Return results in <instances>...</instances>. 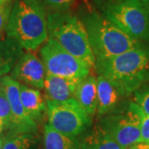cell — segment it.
Returning a JSON list of instances; mask_svg holds the SVG:
<instances>
[{
	"instance_id": "26",
	"label": "cell",
	"mask_w": 149,
	"mask_h": 149,
	"mask_svg": "<svg viewBox=\"0 0 149 149\" xmlns=\"http://www.w3.org/2000/svg\"><path fill=\"white\" fill-rule=\"evenodd\" d=\"M3 142H4V139L0 133V149H3Z\"/></svg>"
},
{
	"instance_id": "28",
	"label": "cell",
	"mask_w": 149,
	"mask_h": 149,
	"mask_svg": "<svg viewBox=\"0 0 149 149\" xmlns=\"http://www.w3.org/2000/svg\"><path fill=\"white\" fill-rule=\"evenodd\" d=\"M2 131H3V126H2V123H0V133H1Z\"/></svg>"
},
{
	"instance_id": "22",
	"label": "cell",
	"mask_w": 149,
	"mask_h": 149,
	"mask_svg": "<svg viewBox=\"0 0 149 149\" xmlns=\"http://www.w3.org/2000/svg\"><path fill=\"white\" fill-rule=\"evenodd\" d=\"M44 5L53 12H66L74 0H42Z\"/></svg>"
},
{
	"instance_id": "4",
	"label": "cell",
	"mask_w": 149,
	"mask_h": 149,
	"mask_svg": "<svg viewBox=\"0 0 149 149\" xmlns=\"http://www.w3.org/2000/svg\"><path fill=\"white\" fill-rule=\"evenodd\" d=\"M48 38L54 39L66 52L84 61L91 68L95 58L89 42L85 27L80 19L66 12H52L47 15Z\"/></svg>"
},
{
	"instance_id": "30",
	"label": "cell",
	"mask_w": 149,
	"mask_h": 149,
	"mask_svg": "<svg viewBox=\"0 0 149 149\" xmlns=\"http://www.w3.org/2000/svg\"><path fill=\"white\" fill-rule=\"evenodd\" d=\"M0 85H1V84H0Z\"/></svg>"
},
{
	"instance_id": "8",
	"label": "cell",
	"mask_w": 149,
	"mask_h": 149,
	"mask_svg": "<svg viewBox=\"0 0 149 149\" xmlns=\"http://www.w3.org/2000/svg\"><path fill=\"white\" fill-rule=\"evenodd\" d=\"M40 55L47 73L68 78H85L91 67L68 52L56 41L48 38L40 49Z\"/></svg>"
},
{
	"instance_id": "20",
	"label": "cell",
	"mask_w": 149,
	"mask_h": 149,
	"mask_svg": "<svg viewBox=\"0 0 149 149\" xmlns=\"http://www.w3.org/2000/svg\"><path fill=\"white\" fill-rule=\"evenodd\" d=\"M134 102L149 115V80L146 81L133 93Z\"/></svg>"
},
{
	"instance_id": "3",
	"label": "cell",
	"mask_w": 149,
	"mask_h": 149,
	"mask_svg": "<svg viewBox=\"0 0 149 149\" xmlns=\"http://www.w3.org/2000/svg\"><path fill=\"white\" fill-rule=\"evenodd\" d=\"M81 22L85 27L89 42L95 61L110 58L137 48L142 43L130 37L111 21L95 10L82 13Z\"/></svg>"
},
{
	"instance_id": "21",
	"label": "cell",
	"mask_w": 149,
	"mask_h": 149,
	"mask_svg": "<svg viewBox=\"0 0 149 149\" xmlns=\"http://www.w3.org/2000/svg\"><path fill=\"white\" fill-rule=\"evenodd\" d=\"M12 7L10 0H0V40L4 39L7 35V27Z\"/></svg>"
},
{
	"instance_id": "25",
	"label": "cell",
	"mask_w": 149,
	"mask_h": 149,
	"mask_svg": "<svg viewBox=\"0 0 149 149\" xmlns=\"http://www.w3.org/2000/svg\"><path fill=\"white\" fill-rule=\"evenodd\" d=\"M137 149H149V145L141 143L137 144Z\"/></svg>"
},
{
	"instance_id": "23",
	"label": "cell",
	"mask_w": 149,
	"mask_h": 149,
	"mask_svg": "<svg viewBox=\"0 0 149 149\" xmlns=\"http://www.w3.org/2000/svg\"><path fill=\"white\" fill-rule=\"evenodd\" d=\"M141 116V134L143 143L149 145V115L140 109Z\"/></svg>"
},
{
	"instance_id": "2",
	"label": "cell",
	"mask_w": 149,
	"mask_h": 149,
	"mask_svg": "<svg viewBox=\"0 0 149 149\" xmlns=\"http://www.w3.org/2000/svg\"><path fill=\"white\" fill-rule=\"evenodd\" d=\"M7 37L29 52L36 51L47 40V16L42 0L14 1L7 27Z\"/></svg>"
},
{
	"instance_id": "29",
	"label": "cell",
	"mask_w": 149,
	"mask_h": 149,
	"mask_svg": "<svg viewBox=\"0 0 149 149\" xmlns=\"http://www.w3.org/2000/svg\"><path fill=\"white\" fill-rule=\"evenodd\" d=\"M147 1H148V2H149V0H147Z\"/></svg>"
},
{
	"instance_id": "18",
	"label": "cell",
	"mask_w": 149,
	"mask_h": 149,
	"mask_svg": "<svg viewBox=\"0 0 149 149\" xmlns=\"http://www.w3.org/2000/svg\"><path fill=\"white\" fill-rule=\"evenodd\" d=\"M36 141L33 133H8L4 138L3 149H32Z\"/></svg>"
},
{
	"instance_id": "5",
	"label": "cell",
	"mask_w": 149,
	"mask_h": 149,
	"mask_svg": "<svg viewBox=\"0 0 149 149\" xmlns=\"http://www.w3.org/2000/svg\"><path fill=\"white\" fill-rule=\"evenodd\" d=\"M107 19L141 42L149 38V2L116 0L100 8Z\"/></svg>"
},
{
	"instance_id": "15",
	"label": "cell",
	"mask_w": 149,
	"mask_h": 149,
	"mask_svg": "<svg viewBox=\"0 0 149 149\" xmlns=\"http://www.w3.org/2000/svg\"><path fill=\"white\" fill-rule=\"evenodd\" d=\"M23 53V49L15 40L8 37L0 40V75L3 76L14 67Z\"/></svg>"
},
{
	"instance_id": "11",
	"label": "cell",
	"mask_w": 149,
	"mask_h": 149,
	"mask_svg": "<svg viewBox=\"0 0 149 149\" xmlns=\"http://www.w3.org/2000/svg\"><path fill=\"white\" fill-rule=\"evenodd\" d=\"M80 80V78L61 77L47 73L44 84L47 100L62 102L74 98V92Z\"/></svg>"
},
{
	"instance_id": "12",
	"label": "cell",
	"mask_w": 149,
	"mask_h": 149,
	"mask_svg": "<svg viewBox=\"0 0 149 149\" xmlns=\"http://www.w3.org/2000/svg\"><path fill=\"white\" fill-rule=\"evenodd\" d=\"M123 97L111 81L102 75L97 77V113L102 117L113 111L120 104Z\"/></svg>"
},
{
	"instance_id": "10",
	"label": "cell",
	"mask_w": 149,
	"mask_h": 149,
	"mask_svg": "<svg viewBox=\"0 0 149 149\" xmlns=\"http://www.w3.org/2000/svg\"><path fill=\"white\" fill-rule=\"evenodd\" d=\"M47 70L42 60L32 52H23L14 67L10 76L20 84L26 85L37 90H43Z\"/></svg>"
},
{
	"instance_id": "7",
	"label": "cell",
	"mask_w": 149,
	"mask_h": 149,
	"mask_svg": "<svg viewBox=\"0 0 149 149\" xmlns=\"http://www.w3.org/2000/svg\"><path fill=\"white\" fill-rule=\"evenodd\" d=\"M47 107L48 124L65 135L77 138L92 124L91 116L74 98L62 102L47 100Z\"/></svg>"
},
{
	"instance_id": "14",
	"label": "cell",
	"mask_w": 149,
	"mask_h": 149,
	"mask_svg": "<svg viewBox=\"0 0 149 149\" xmlns=\"http://www.w3.org/2000/svg\"><path fill=\"white\" fill-rule=\"evenodd\" d=\"M74 98L90 116L97 111V78L89 74L81 79L74 92Z\"/></svg>"
},
{
	"instance_id": "13",
	"label": "cell",
	"mask_w": 149,
	"mask_h": 149,
	"mask_svg": "<svg viewBox=\"0 0 149 149\" xmlns=\"http://www.w3.org/2000/svg\"><path fill=\"white\" fill-rule=\"evenodd\" d=\"M20 98L23 108L29 118L35 123L41 122L47 113V107L42 93L39 90L26 85H19Z\"/></svg>"
},
{
	"instance_id": "19",
	"label": "cell",
	"mask_w": 149,
	"mask_h": 149,
	"mask_svg": "<svg viewBox=\"0 0 149 149\" xmlns=\"http://www.w3.org/2000/svg\"><path fill=\"white\" fill-rule=\"evenodd\" d=\"M1 84V83H0ZM0 123L3 130H10L13 124V113L4 88L0 85Z\"/></svg>"
},
{
	"instance_id": "1",
	"label": "cell",
	"mask_w": 149,
	"mask_h": 149,
	"mask_svg": "<svg viewBox=\"0 0 149 149\" xmlns=\"http://www.w3.org/2000/svg\"><path fill=\"white\" fill-rule=\"evenodd\" d=\"M94 67L98 75L105 77L117 87L123 98L149 80V56L144 47L95 61Z\"/></svg>"
},
{
	"instance_id": "16",
	"label": "cell",
	"mask_w": 149,
	"mask_h": 149,
	"mask_svg": "<svg viewBox=\"0 0 149 149\" xmlns=\"http://www.w3.org/2000/svg\"><path fill=\"white\" fill-rule=\"evenodd\" d=\"M44 149H81V142L77 138L65 135L47 123L43 134Z\"/></svg>"
},
{
	"instance_id": "27",
	"label": "cell",
	"mask_w": 149,
	"mask_h": 149,
	"mask_svg": "<svg viewBox=\"0 0 149 149\" xmlns=\"http://www.w3.org/2000/svg\"><path fill=\"white\" fill-rule=\"evenodd\" d=\"M145 49V51H146V52L148 54V56H149V38L148 39V41H147V47L144 48Z\"/></svg>"
},
{
	"instance_id": "6",
	"label": "cell",
	"mask_w": 149,
	"mask_h": 149,
	"mask_svg": "<svg viewBox=\"0 0 149 149\" xmlns=\"http://www.w3.org/2000/svg\"><path fill=\"white\" fill-rule=\"evenodd\" d=\"M140 109L135 102L121 103L113 111L102 116L99 127L123 149L141 143Z\"/></svg>"
},
{
	"instance_id": "24",
	"label": "cell",
	"mask_w": 149,
	"mask_h": 149,
	"mask_svg": "<svg viewBox=\"0 0 149 149\" xmlns=\"http://www.w3.org/2000/svg\"><path fill=\"white\" fill-rule=\"evenodd\" d=\"M97 6L99 8H101L102 6L108 3H110V2H113V1H116V0H93Z\"/></svg>"
},
{
	"instance_id": "9",
	"label": "cell",
	"mask_w": 149,
	"mask_h": 149,
	"mask_svg": "<svg viewBox=\"0 0 149 149\" xmlns=\"http://www.w3.org/2000/svg\"><path fill=\"white\" fill-rule=\"evenodd\" d=\"M0 83L4 88L13 113V124L9 133L36 134L37 123L29 118L22 104L19 91L20 83L13 80L10 75L2 76Z\"/></svg>"
},
{
	"instance_id": "17",
	"label": "cell",
	"mask_w": 149,
	"mask_h": 149,
	"mask_svg": "<svg viewBox=\"0 0 149 149\" xmlns=\"http://www.w3.org/2000/svg\"><path fill=\"white\" fill-rule=\"evenodd\" d=\"M81 149H123L99 126L93 129L83 142Z\"/></svg>"
}]
</instances>
